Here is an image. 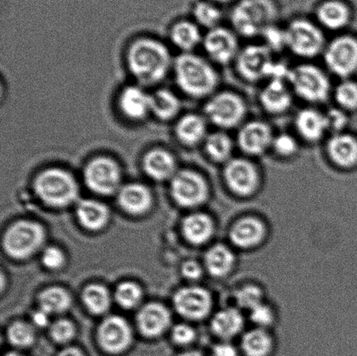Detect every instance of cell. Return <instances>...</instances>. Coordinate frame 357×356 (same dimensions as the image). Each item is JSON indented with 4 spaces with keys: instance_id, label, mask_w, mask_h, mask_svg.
<instances>
[{
    "instance_id": "1",
    "label": "cell",
    "mask_w": 357,
    "mask_h": 356,
    "mask_svg": "<svg viewBox=\"0 0 357 356\" xmlns=\"http://www.w3.org/2000/svg\"><path fill=\"white\" fill-rule=\"evenodd\" d=\"M127 64L141 85L153 86L166 78L174 62L169 48L162 42L141 38L129 45Z\"/></svg>"
},
{
    "instance_id": "2",
    "label": "cell",
    "mask_w": 357,
    "mask_h": 356,
    "mask_svg": "<svg viewBox=\"0 0 357 356\" xmlns=\"http://www.w3.org/2000/svg\"><path fill=\"white\" fill-rule=\"evenodd\" d=\"M174 75L178 88L194 99H208L216 93L219 75L213 65L192 52L181 54L174 61Z\"/></svg>"
},
{
    "instance_id": "3",
    "label": "cell",
    "mask_w": 357,
    "mask_h": 356,
    "mask_svg": "<svg viewBox=\"0 0 357 356\" xmlns=\"http://www.w3.org/2000/svg\"><path fill=\"white\" fill-rule=\"evenodd\" d=\"M279 14L275 0H238L231 12L230 21L238 35L254 38L276 24Z\"/></svg>"
},
{
    "instance_id": "4",
    "label": "cell",
    "mask_w": 357,
    "mask_h": 356,
    "mask_svg": "<svg viewBox=\"0 0 357 356\" xmlns=\"http://www.w3.org/2000/svg\"><path fill=\"white\" fill-rule=\"evenodd\" d=\"M286 49L303 59H312L323 54L328 42L324 29L317 21L297 17L284 27Z\"/></svg>"
},
{
    "instance_id": "5",
    "label": "cell",
    "mask_w": 357,
    "mask_h": 356,
    "mask_svg": "<svg viewBox=\"0 0 357 356\" xmlns=\"http://www.w3.org/2000/svg\"><path fill=\"white\" fill-rule=\"evenodd\" d=\"M34 190L45 204L54 208L66 207L78 197L79 187L71 173L59 167H50L38 174Z\"/></svg>"
},
{
    "instance_id": "6",
    "label": "cell",
    "mask_w": 357,
    "mask_h": 356,
    "mask_svg": "<svg viewBox=\"0 0 357 356\" xmlns=\"http://www.w3.org/2000/svg\"><path fill=\"white\" fill-rule=\"evenodd\" d=\"M288 83L294 95L309 104L326 102L333 92L327 73L311 63L290 68Z\"/></svg>"
},
{
    "instance_id": "7",
    "label": "cell",
    "mask_w": 357,
    "mask_h": 356,
    "mask_svg": "<svg viewBox=\"0 0 357 356\" xmlns=\"http://www.w3.org/2000/svg\"><path fill=\"white\" fill-rule=\"evenodd\" d=\"M247 105L243 98L232 91H220L206 99L204 116L219 130L239 128L247 115Z\"/></svg>"
},
{
    "instance_id": "8",
    "label": "cell",
    "mask_w": 357,
    "mask_h": 356,
    "mask_svg": "<svg viewBox=\"0 0 357 356\" xmlns=\"http://www.w3.org/2000/svg\"><path fill=\"white\" fill-rule=\"evenodd\" d=\"M44 240L43 226L37 222L21 221L7 229L3 246L6 254L14 259H26L40 249Z\"/></svg>"
},
{
    "instance_id": "9",
    "label": "cell",
    "mask_w": 357,
    "mask_h": 356,
    "mask_svg": "<svg viewBox=\"0 0 357 356\" xmlns=\"http://www.w3.org/2000/svg\"><path fill=\"white\" fill-rule=\"evenodd\" d=\"M323 56L328 71L341 79H351L357 72V38L338 35L328 42Z\"/></svg>"
},
{
    "instance_id": "10",
    "label": "cell",
    "mask_w": 357,
    "mask_h": 356,
    "mask_svg": "<svg viewBox=\"0 0 357 356\" xmlns=\"http://www.w3.org/2000/svg\"><path fill=\"white\" fill-rule=\"evenodd\" d=\"M84 180L94 193L110 195L121 189V170L114 159L97 156L87 162Z\"/></svg>"
},
{
    "instance_id": "11",
    "label": "cell",
    "mask_w": 357,
    "mask_h": 356,
    "mask_svg": "<svg viewBox=\"0 0 357 356\" xmlns=\"http://www.w3.org/2000/svg\"><path fill=\"white\" fill-rule=\"evenodd\" d=\"M275 59L273 52L264 44H250L241 49L236 68L241 78L255 83L268 79Z\"/></svg>"
},
{
    "instance_id": "12",
    "label": "cell",
    "mask_w": 357,
    "mask_h": 356,
    "mask_svg": "<svg viewBox=\"0 0 357 356\" xmlns=\"http://www.w3.org/2000/svg\"><path fill=\"white\" fill-rule=\"evenodd\" d=\"M237 36L233 29L222 26L206 31L202 45L210 61L220 65L236 61L241 50Z\"/></svg>"
},
{
    "instance_id": "13",
    "label": "cell",
    "mask_w": 357,
    "mask_h": 356,
    "mask_svg": "<svg viewBox=\"0 0 357 356\" xmlns=\"http://www.w3.org/2000/svg\"><path fill=\"white\" fill-rule=\"evenodd\" d=\"M171 194L182 207H195L208 197V183L201 173L194 170H180L171 180Z\"/></svg>"
},
{
    "instance_id": "14",
    "label": "cell",
    "mask_w": 357,
    "mask_h": 356,
    "mask_svg": "<svg viewBox=\"0 0 357 356\" xmlns=\"http://www.w3.org/2000/svg\"><path fill=\"white\" fill-rule=\"evenodd\" d=\"M275 135L267 122L257 120L244 122L238 130L236 145L248 158H257L271 150Z\"/></svg>"
},
{
    "instance_id": "15",
    "label": "cell",
    "mask_w": 357,
    "mask_h": 356,
    "mask_svg": "<svg viewBox=\"0 0 357 356\" xmlns=\"http://www.w3.org/2000/svg\"><path fill=\"white\" fill-rule=\"evenodd\" d=\"M223 176L230 190L241 196L253 194L258 187L257 167L248 157H233L224 165Z\"/></svg>"
},
{
    "instance_id": "16",
    "label": "cell",
    "mask_w": 357,
    "mask_h": 356,
    "mask_svg": "<svg viewBox=\"0 0 357 356\" xmlns=\"http://www.w3.org/2000/svg\"><path fill=\"white\" fill-rule=\"evenodd\" d=\"M352 7L347 0H321L314 9V20L331 31L344 30L351 22Z\"/></svg>"
},
{
    "instance_id": "17",
    "label": "cell",
    "mask_w": 357,
    "mask_h": 356,
    "mask_svg": "<svg viewBox=\"0 0 357 356\" xmlns=\"http://www.w3.org/2000/svg\"><path fill=\"white\" fill-rule=\"evenodd\" d=\"M98 337L101 347L110 353L117 354L131 343L132 331L127 320L120 316H108L101 323Z\"/></svg>"
},
{
    "instance_id": "18",
    "label": "cell",
    "mask_w": 357,
    "mask_h": 356,
    "mask_svg": "<svg viewBox=\"0 0 357 356\" xmlns=\"http://www.w3.org/2000/svg\"><path fill=\"white\" fill-rule=\"evenodd\" d=\"M294 93L288 82L269 79L259 93V102L266 113L280 115L287 113L293 105Z\"/></svg>"
},
{
    "instance_id": "19",
    "label": "cell",
    "mask_w": 357,
    "mask_h": 356,
    "mask_svg": "<svg viewBox=\"0 0 357 356\" xmlns=\"http://www.w3.org/2000/svg\"><path fill=\"white\" fill-rule=\"evenodd\" d=\"M325 152L328 160L335 167L351 169L357 166V138L348 132L331 134Z\"/></svg>"
},
{
    "instance_id": "20",
    "label": "cell",
    "mask_w": 357,
    "mask_h": 356,
    "mask_svg": "<svg viewBox=\"0 0 357 356\" xmlns=\"http://www.w3.org/2000/svg\"><path fill=\"white\" fill-rule=\"evenodd\" d=\"M294 127L297 135L310 144L320 141L328 132L325 114L314 107H305L297 111Z\"/></svg>"
},
{
    "instance_id": "21",
    "label": "cell",
    "mask_w": 357,
    "mask_h": 356,
    "mask_svg": "<svg viewBox=\"0 0 357 356\" xmlns=\"http://www.w3.org/2000/svg\"><path fill=\"white\" fill-rule=\"evenodd\" d=\"M178 314L185 318L197 320L206 316L211 306L208 293L201 288H184L174 298Z\"/></svg>"
},
{
    "instance_id": "22",
    "label": "cell",
    "mask_w": 357,
    "mask_h": 356,
    "mask_svg": "<svg viewBox=\"0 0 357 356\" xmlns=\"http://www.w3.org/2000/svg\"><path fill=\"white\" fill-rule=\"evenodd\" d=\"M121 113L128 120L141 121L151 113V95L141 86L125 87L118 100Z\"/></svg>"
},
{
    "instance_id": "23",
    "label": "cell",
    "mask_w": 357,
    "mask_h": 356,
    "mask_svg": "<svg viewBox=\"0 0 357 356\" xmlns=\"http://www.w3.org/2000/svg\"><path fill=\"white\" fill-rule=\"evenodd\" d=\"M142 167L146 176L157 181L172 180L178 172L176 157L163 148L146 152L142 158Z\"/></svg>"
},
{
    "instance_id": "24",
    "label": "cell",
    "mask_w": 357,
    "mask_h": 356,
    "mask_svg": "<svg viewBox=\"0 0 357 356\" xmlns=\"http://www.w3.org/2000/svg\"><path fill=\"white\" fill-rule=\"evenodd\" d=\"M208 124L204 115L188 114L178 118L174 132L182 145L192 148L204 142L209 134Z\"/></svg>"
},
{
    "instance_id": "25",
    "label": "cell",
    "mask_w": 357,
    "mask_h": 356,
    "mask_svg": "<svg viewBox=\"0 0 357 356\" xmlns=\"http://www.w3.org/2000/svg\"><path fill=\"white\" fill-rule=\"evenodd\" d=\"M170 323L169 310L160 303H149L143 307L137 316L139 330L150 337L160 336L169 327Z\"/></svg>"
},
{
    "instance_id": "26",
    "label": "cell",
    "mask_w": 357,
    "mask_h": 356,
    "mask_svg": "<svg viewBox=\"0 0 357 356\" xmlns=\"http://www.w3.org/2000/svg\"><path fill=\"white\" fill-rule=\"evenodd\" d=\"M119 203L132 215H141L152 204V194L148 187L139 183H130L119 190Z\"/></svg>"
},
{
    "instance_id": "27",
    "label": "cell",
    "mask_w": 357,
    "mask_h": 356,
    "mask_svg": "<svg viewBox=\"0 0 357 356\" xmlns=\"http://www.w3.org/2000/svg\"><path fill=\"white\" fill-rule=\"evenodd\" d=\"M203 36L201 27L194 20L178 21L171 28V41L182 54L192 52L198 45L202 44Z\"/></svg>"
},
{
    "instance_id": "28",
    "label": "cell",
    "mask_w": 357,
    "mask_h": 356,
    "mask_svg": "<svg viewBox=\"0 0 357 356\" xmlns=\"http://www.w3.org/2000/svg\"><path fill=\"white\" fill-rule=\"evenodd\" d=\"M202 145L206 157L213 162L225 165L233 158L234 142L226 131L209 132Z\"/></svg>"
},
{
    "instance_id": "29",
    "label": "cell",
    "mask_w": 357,
    "mask_h": 356,
    "mask_svg": "<svg viewBox=\"0 0 357 356\" xmlns=\"http://www.w3.org/2000/svg\"><path fill=\"white\" fill-rule=\"evenodd\" d=\"M77 215L80 223L86 229L97 231L104 228L109 218L107 208L99 201L84 200L77 208Z\"/></svg>"
},
{
    "instance_id": "30",
    "label": "cell",
    "mask_w": 357,
    "mask_h": 356,
    "mask_svg": "<svg viewBox=\"0 0 357 356\" xmlns=\"http://www.w3.org/2000/svg\"><path fill=\"white\" fill-rule=\"evenodd\" d=\"M264 226L254 218L241 219L231 231V239L236 245L250 247L257 245L264 236Z\"/></svg>"
},
{
    "instance_id": "31",
    "label": "cell",
    "mask_w": 357,
    "mask_h": 356,
    "mask_svg": "<svg viewBox=\"0 0 357 356\" xmlns=\"http://www.w3.org/2000/svg\"><path fill=\"white\" fill-rule=\"evenodd\" d=\"M181 109V100L172 91L162 88L151 94V113L159 120L172 121Z\"/></svg>"
},
{
    "instance_id": "32",
    "label": "cell",
    "mask_w": 357,
    "mask_h": 356,
    "mask_svg": "<svg viewBox=\"0 0 357 356\" xmlns=\"http://www.w3.org/2000/svg\"><path fill=\"white\" fill-rule=\"evenodd\" d=\"M213 229L211 219L202 214L189 215L182 223L185 238L188 242L197 245L206 242L210 238Z\"/></svg>"
},
{
    "instance_id": "33",
    "label": "cell",
    "mask_w": 357,
    "mask_h": 356,
    "mask_svg": "<svg viewBox=\"0 0 357 356\" xmlns=\"http://www.w3.org/2000/svg\"><path fill=\"white\" fill-rule=\"evenodd\" d=\"M192 17L195 22L201 28L211 30L217 26H222L223 13L222 6L209 1L201 0L195 3L192 8Z\"/></svg>"
},
{
    "instance_id": "34",
    "label": "cell",
    "mask_w": 357,
    "mask_h": 356,
    "mask_svg": "<svg viewBox=\"0 0 357 356\" xmlns=\"http://www.w3.org/2000/svg\"><path fill=\"white\" fill-rule=\"evenodd\" d=\"M40 309L50 315L65 312L71 305V297L64 288L51 287L41 292L40 297Z\"/></svg>"
},
{
    "instance_id": "35",
    "label": "cell",
    "mask_w": 357,
    "mask_h": 356,
    "mask_svg": "<svg viewBox=\"0 0 357 356\" xmlns=\"http://www.w3.org/2000/svg\"><path fill=\"white\" fill-rule=\"evenodd\" d=\"M243 320L236 309H226L219 312L213 320V331L220 337L229 338L236 334L243 327Z\"/></svg>"
},
{
    "instance_id": "36",
    "label": "cell",
    "mask_w": 357,
    "mask_h": 356,
    "mask_svg": "<svg viewBox=\"0 0 357 356\" xmlns=\"http://www.w3.org/2000/svg\"><path fill=\"white\" fill-rule=\"evenodd\" d=\"M233 263L232 253L224 246L212 247L206 256V268L215 277H223L229 273Z\"/></svg>"
},
{
    "instance_id": "37",
    "label": "cell",
    "mask_w": 357,
    "mask_h": 356,
    "mask_svg": "<svg viewBox=\"0 0 357 356\" xmlns=\"http://www.w3.org/2000/svg\"><path fill=\"white\" fill-rule=\"evenodd\" d=\"M83 302L90 312L100 315L109 309L110 294L107 288L102 285H89L83 291Z\"/></svg>"
},
{
    "instance_id": "38",
    "label": "cell",
    "mask_w": 357,
    "mask_h": 356,
    "mask_svg": "<svg viewBox=\"0 0 357 356\" xmlns=\"http://www.w3.org/2000/svg\"><path fill=\"white\" fill-rule=\"evenodd\" d=\"M332 94L337 107L347 113L357 110V82L354 80L342 79L335 86Z\"/></svg>"
},
{
    "instance_id": "39",
    "label": "cell",
    "mask_w": 357,
    "mask_h": 356,
    "mask_svg": "<svg viewBox=\"0 0 357 356\" xmlns=\"http://www.w3.org/2000/svg\"><path fill=\"white\" fill-rule=\"evenodd\" d=\"M243 347L248 356H266L271 350V340L262 330H253L243 338Z\"/></svg>"
},
{
    "instance_id": "40",
    "label": "cell",
    "mask_w": 357,
    "mask_h": 356,
    "mask_svg": "<svg viewBox=\"0 0 357 356\" xmlns=\"http://www.w3.org/2000/svg\"><path fill=\"white\" fill-rule=\"evenodd\" d=\"M271 150L279 158L292 159L299 153L298 139L288 132H281V134L275 135Z\"/></svg>"
},
{
    "instance_id": "41",
    "label": "cell",
    "mask_w": 357,
    "mask_h": 356,
    "mask_svg": "<svg viewBox=\"0 0 357 356\" xmlns=\"http://www.w3.org/2000/svg\"><path fill=\"white\" fill-rule=\"evenodd\" d=\"M142 292L141 288L134 282H123L118 286L115 291V300L122 308L130 309L141 302Z\"/></svg>"
},
{
    "instance_id": "42",
    "label": "cell",
    "mask_w": 357,
    "mask_h": 356,
    "mask_svg": "<svg viewBox=\"0 0 357 356\" xmlns=\"http://www.w3.org/2000/svg\"><path fill=\"white\" fill-rule=\"evenodd\" d=\"M10 343L14 346L26 348L33 344L35 338L33 327L24 322H15L9 327L7 332Z\"/></svg>"
},
{
    "instance_id": "43",
    "label": "cell",
    "mask_w": 357,
    "mask_h": 356,
    "mask_svg": "<svg viewBox=\"0 0 357 356\" xmlns=\"http://www.w3.org/2000/svg\"><path fill=\"white\" fill-rule=\"evenodd\" d=\"M264 38V45L272 52H280L286 49V37L284 28L281 29L276 24L269 26L261 35Z\"/></svg>"
},
{
    "instance_id": "44",
    "label": "cell",
    "mask_w": 357,
    "mask_h": 356,
    "mask_svg": "<svg viewBox=\"0 0 357 356\" xmlns=\"http://www.w3.org/2000/svg\"><path fill=\"white\" fill-rule=\"evenodd\" d=\"M325 116H326L328 132L331 135L345 132V128L349 125L347 111L337 107H333L325 113Z\"/></svg>"
},
{
    "instance_id": "45",
    "label": "cell",
    "mask_w": 357,
    "mask_h": 356,
    "mask_svg": "<svg viewBox=\"0 0 357 356\" xmlns=\"http://www.w3.org/2000/svg\"><path fill=\"white\" fill-rule=\"evenodd\" d=\"M50 332L52 339L57 343H64L73 339L75 329L70 320L61 319L52 324Z\"/></svg>"
},
{
    "instance_id": "46",
    "label": "cell",
    "mask_w": 357,
    "mask_h": 356,
    "mask_svg": "<svg viewBox=\"0 0 357 356\" xmlns=\"http://www.w3.org/2000/svg\"><path fill=\"white\" fill-rule=\"evenodd\" d=\"M261 292L255 286H248L237 293V302L245 309H253L261 304Z\"/></svg>"
},
{
    "instance_id": "47",
    "label": "cell",
    "mask_w": 357,
    "mask_h": 356,
    "mask_svg": "<svg viewBox=\"0 0 357 356\" xmlns=\"http://www.w3.org/2000/svg\"><path fill=\"white\" fill-rule=\"evenodd\" d=\"M64 254L58 247H50L45 249L42 256V263L49 270H58L64 263Z\"/></svg>"
},
{
    "instance_id": "48",
    "label": "cell",
    "mask_w": 357,
    "mask_h": 356,
    "mask_svg": "<svg viewBox=\"0 0 357 356\" xmlns=\"http://www.w3.org/2000/svg\"><path fill=\"white\" fill-rule=\"evenodd\" d=\"M172 336L176 343L185 345L190 343L194 340L195 334L191 327L185 324H178L174 327Z\"/></svg>"
},
{
    "instance_id": "49",
    "label": "cell",
    "mask_w": 357,
    "mask_h": 356,
    "mask_svg": "<svg viewBox=\"0 0 357 356\" xmlns=\"http://www.w3.org/2000/svg\"><path fill=\"white\" fill-rule=\"evenodd\" d=\"M251 310V319L255 323L260 326H267L272 323V312L267 306L262 305L261 303Z\"/></svg>"
},
{
    "instance_id": "50",
    "label": "cell",
    "mask_w": 357,
    "mask_h": 356,
    "mask_svg": "<svg viewBox=\"0 0 357 356\" xmlns=\"http://www.w3.org/2000/svg\"><path fill=\"white\" fill-rule=\"evenodd\" d=\"M182 274L185 277L190 279V280H196L202 274L201 267L195 261H188L182 266Z\"/></svg>"
},
{
    "instance_id": "51",
    "label": "cell",
    "mask_w": 357,
    "mask_h": 356,
    "mask_svg": "<svg viewBox=\"0 0 357 356\" xmlns=\"http://www.w3.org/2000/svg\"><path fill=\"white\" fill-rule=\"evenodd\" d=\"M213 356H236V351L229 344H220L213 350Z\"/></svg>"
},
{
    "instance_id": "52",
    "label": "cell",
    "mask_w": 357,
    "mask_h": 356,
    "mask_svg": "<svg viewBox=\"0 0 357 356\" xmlns=\"http://www.w3.org/2000/svg\"><path fill=\"white\" fill-rule=\"evenodd\" d=\"M49 314L41 309L33 315V322L37 327H43L47 325Z\"/></svg>"
},
{
    "instance_id": "53",
    "label": "cell",
    "mask_w": 357,
    "mask_h": 356,
    "mask_svg": "<svg viewBox=\"0 0 357 356\" xmlns=\"http://www.w3.org/2000/svg\"><path fill=\"white\" fill-rule=\"evenodd\" d=\"M59 356H84V355L78 348H66L59 353Z\"/></svg>"
},
{
    "instance_id": "54",
    "label": "cell",
    "mask_w": 357,
    "mask_h": 356,
    "mask_svg": "<svg viewBox=\"0 0 357 356\" xmlns=\"http://www.w3.org/2000/svg\"><path fill=\"white\" fill-rule=\"evenodd\" d=\"M209 1H211L213 3H216V5H218L220 6L230 5V3H236L238 0H209Z\"/></svg>"
},
{
    "instance_id": "55",
    "label": "cell",
    "mask_w": 357,
    "mask_h": 356,
    "mask_svg": "<svg viewBox=\"0 0 357 356\" xmlns=\"http://www.w3.org/2000/svg\"><path fill=\"white\" fill-rule=\"evenodd\" d=\"M180 356H203V355L198 353V352H187V353L182 354Z\"/></svg>"
},
{
    "instance_id": "56",
    "label": "cell",
    "mask_w": 357,
    "mask_h": 356,
    "mask_svg": "<svg viewBox=\"0 0 357 356\" xmlns=\"http://www.w3.org/2000/svg\"><path fill=\"white\" fill-rule=\"evenodd\" d=\"M5 356H24L23 355L16 353V352H10V353L6 354Z\"/></svg>"
}]
</instances>
